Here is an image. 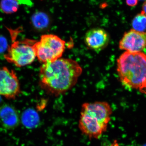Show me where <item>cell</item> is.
I'll return each mask as SVG.
<instances>
[{
  "mask_svg": "<svg viewBox=\"0 0 146 146\" xmlns=\"http://www.w3.org/2000/svg\"><path fill=\"white\" fill-rule=\"evenodd\" d=\"M82 72L81 66L75 60L60 58L41 66L40 85L50 94L58 96L72 88Z\"/></svg>",
  "mask_w": 146,
  "mask_h": 146,
  "instance_id": "obj_1",
  "label": "cell"
},
{
  "mask_svg": "<svg viewBox=\"0 0 146 146\" xmlns=\"http://www.w3.org/2000/svg\"><path fill=\"white\" fill-rule=\"evenodd\" d=\"M121 82L127 88L146 94V54L125 51L117 60Z\"/></svg>",
  "mask_w": 146,
  "mask_h": 146,
  "instance_id": "obj_2",
  "label": "cell"
},
{
  "mask_svg": "<svg viewBox=\"0 0 146 146\" xmlns=\"http://www.w3.org/2000/svg\"><path fill=\"white\" fill-rule=\"evenodd\" d=\"M36 57L43 63L52 62L60 58L65 48V42L53 34H45L35 43Z\"/></svg>",
  "mask_w": 146,
  "mask_h": 146,
  "instance_id": "obj_3",
  "label": "cell"
},
{
  "mask_svg": "<svg viewBox=\"0 0 146 146\" xmlns=\"http://www.w3.org/2000/svg\"><path fill=\"white\" fill-rule=\"evenodd\" d=\"M36 41L25 39L14 40L4 55L6 60L18 67L30 65L36 57L34 45Z\"/></svg>",
  "mask_w": 146,
  "mask_h": 146,
  "instance_id": "obj_4",
  "label": "cell"
},
{
  "mask_svg": "<svg viewBox=\"0 0 146 146\" xmlns=\"http://www.w3.org/2000/svg\"><path fill=\"white\" fill-rule=\"evenodd\" d=\"M21 93L18 77L13 70L0 67V96L9 99H14Z\"/></svg>",
  "mask_w": 146,
  "mask_h": 146,
  "instance_id": "obj_5",
  "label": "cell"
},
{
  "mask_svg": "<svg viewBox=\"0 0 146 146\" xmlns=\"http://www.w3.org/2000/svg\"><path fill=\"white\" fill-rule=\"evenodd\" d=\"M146 47V31L131 29L124 34L119 43L120 49L130 52H142Z\"/></svg>",
  "mask_w": 146,
  "mask_h": 146,
  "instance_id": "obj_6",
  "label": "cell"
},
{
  "mask_svg": "<svg viewBox=\"0 0 146 146\" xmlns=\"http://www.w3.org/2000/svg\"><path fill=\"white\" fill-rule=\"evenodd\" d=\"M81 112L96 119L107 127L112 114V109L106 102H96L84 104L82 106Z\"/></svg>",
  "mask_w": 146,
  "mask_h": 146,
  "instance_id": "obj_7",
  "label": "cell"
},
{
  "mask_svg": "<svg viewBox=\"0 0 146 146\" xmlns=\"http://www.w3.org/2000/svg\"><path fill=\"white\" fill-rule=\"evenodd\" d=\"M79 127L82 133L90 138L98 139L107 129L96 119L86 113L81 112Z\"/></svg>",
  "mask_w": 146,
  "mask_h": 146,
  "instance_id": "obj_8",
  "label": "cell"
},
{
  "mask_svg": "<svg viewBox=\"0 0 146 146\" xmlns=\"http://www.w3.org/2000/svg\"><path fill=\"white\" fill-rule=\"evenodd\" d=\"M109 41V35L105 30L101 28L91 29L86 33L84 36L86 46L96 51L105 48Z\"/></svg>",
  "mask_w": 146,
  "mask_h": 146,
  "instance_id": "obj_9",
  "label": "cell"
},
{
  "mask_svg": "<svg viewBox=\"0 0 146 146\" xmlns=\"http://www.w3.org/2000/svg\"><path fill=\"white\" fill-rule=\"evenodd\" d=\"M20 122L19 115L14 107L7 104L0 107V123L4 127L13 129L19 125Z\"/></svg>",
  "mask_w": 146,
  "mask_h": 146,
  "instance_id": "obj_10",
  "label": "cell"
},
{
  "mask_svg": "<svg viewBox=\"0 0 146 146\" xmlns=\"http://www.w3.org/2000/svg\"><path fill=\"white\" fill-rule=\"evenodd\" d=\"M21 122L27 129H34L37 127L40 123V117L38 113L35 110L29 108L22 113Z\"/></svg>",
  "mask_w": 146,
  "mask_h": 146,
  "instance_id": "obj_11",
  "label": "cell"
},
{
  "mask_svg": "<svg viewBox=\"0 0 146 146\" xmlns=\"http://www.w3.org/2000/svg\"><path fill=\"white\" fill-rule=\"evenodd\" d=\"M20 3L18 0H1L0 8L6 14L16 13L19 9Z\"/></svg>",
  "mask_w": 146,
  "mask_h": 146,
  "instance_id": "obj_12",
  "label": "cell"
},
{
  "mask_svg": "<svg viewBox=\"0 0 146 146\" xmlns=\"http://www.w3.org/2000/svg\"><path fill=\"white\" fill-rule=\"evenodd\" d=\"M132 29L138 31H146V16L143 13H138L133 18L131 23Z\"/></svg>",
  "mask_w": 146,
  "mask_h": 146,
  "instance_id": "obj_13",
  "label": "cell"
},
{
  "mask_svg": "<svg viewBox=\"0 0 146 146\" xmlns=\"http://www.w3.org/2000/svg\"><path fill=\"white\" fill-rule=\"evenodd\" d=\"M32 21L34 26L39 29L44 28L49 23L48 16L43 13H38L35 14L33 17Z\"/></svg>",
  "mask_w": 146,
  "mask_h": 146,
  "instance_id": "obj_14",
  "label": "cell"
},
{
  "mask_svg": "<svg viewBox=\"0 0 146 146\" xmlns=\"http://www.w3.org/2000/svg\"><path fill=\"white\" fill-rule=\"evenodd\" d=\"M7 42L4 37L0 36V53L5 51L7 48Z\"/></svg>",
  "mask_w": 146,
  "mask_h": 146,
  "instance_id": "obj_15",
  "label": "cell"
},
{
  "mask_svg": "<svg viewBox=\"0 0 146 146\" xmlns=\"http://www.w3.org/2000/svg\"><path fill=\"white\" fill-rule=\"evenodd\" d=\"M139 0H126L127 5L129 6L135 7L138 4Z\"/></svg>",
  "mask_w": 146,
  "mask_h": 146,
  "instance_id": "obj_16",
  "label": "cell"
},
{
  "mask_svg": "<svg viewBox=\"0 0 146 146\" xmlns=\"http://www.w3.org/2000/svg\"><path fill=\"white\" fill-rule=\"evenodd\" d=\"M141 13H143L146 16V0L144 2L142 7Z\"/></svg>",
  "mask_w": 146,
  "mask_h": 146,
  "instance_id": "obj_17",
  "label": "cell"
},
{
  "mask_svg": "<svg viewBox=\"0 0 146 146\" xmlns=\"http://www.w3.org/2000/svg\"><path fill=\"white\" fill-rule=\"evenodd\" d=\"M110 146H119V144L118 143L117 141H115V142L112 144H111V145Z\"/></svg>",
  "mask_w": 146,
  "mask_h": 146,
  "instance_id": "obj_18",
  "label": "cell"
},
{
  "mask_svg": "<svg viewBox=\"0 0 146 146\" xmlns=\"http://www.w3.org/2000/svg\"><path fill=\"white\" fill-rule=\"evenodd\" d=\"M143 146H146V144L145 145H144Z\"/></svg>",
  "mask_w": 146,
  "mask_h": 146,
  "instance_id": "obj_19",
  "label": "cell"
},
{
  "mask_svg": "<svg viewBox=\"0 0 146 146\" xmlns=\"http://www.w3.org/2000/svg\"><path fill=\"white\" fill-rule=\"evenodd\" d=\"M132 146V145H129V146Z\"/></svg>",
  "mask_w": 146,
  "mask_h": 146,
  "instance_id": "obj_20",
  "label": "cell"
},
{
  "mask_svg": "<svg viewBox=\"0 0 146 146\" xmlns=\"http://www.w3.org/2000/svg\"></svg>",
  "mask_w": 146,
  "mask_h": 146,
  "instance_id": "obj_21",
  "label": "cell"
}]
</instances>
